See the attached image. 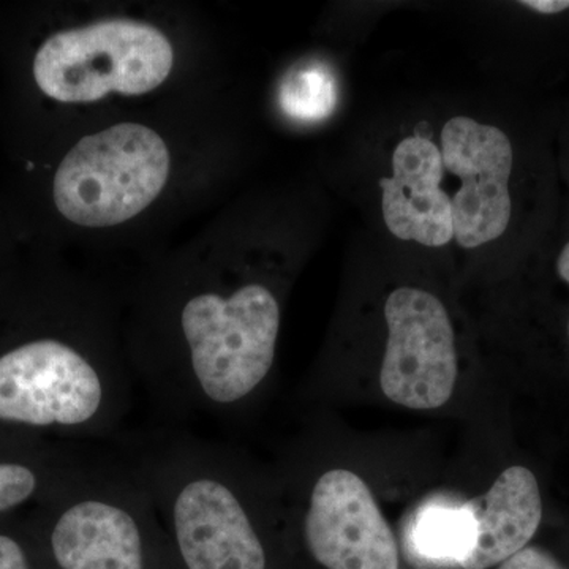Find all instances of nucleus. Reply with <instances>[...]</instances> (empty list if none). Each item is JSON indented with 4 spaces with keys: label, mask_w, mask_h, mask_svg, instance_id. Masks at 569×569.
Segmentation results:
<instances>
[{
    "label": "nucleus",
    "mask_w": 569,
    "mask_h": 569,
    "mask_svg": "<svg viewBox=\"0 0 569 569\" xmlns=\"http://www.w3.org/2000/svg\"><path fill=\"white\" fill-rule=\"evenodd\" d=\"M178 343L138 373L141 391L170 421L216 422L241 413L276 362L279 299L263 283L186 296Z\"/></svg>",
    "instance_id": "f257e3e1"
},
{
    "label": "nucleus",
    "mask_w": 569,
    "mask_h": 569,
    "mask_svg": "<svg viewBox=\"0 0 569 569\" xmlns=\"http://www.w3.org/2000/svg\"><path fill=\"white\" fill-rule=\"evenodd\" d=\"M133 388L103 351L39 337L0 355V422L103 440L129 417Z\"/></svg>",
    "instance_id": "f03ea898"
},
{
    "label": "nucleus",
    "mask_w": 569,
    "mask_h": 569,
    "mask_svg": "<svg viewBox=\"0 0 569 569\" xmlns=\"http://www.w3.org/2000/svg\"><path fill=\"white\" fill-rule=\"evenodd\" d=\"M47 542L58 569H152L173 548L149 493L121 458L56 497Z\"/></svg>",
    "instance_id": "7ed1b4c3"
},
{
    "label": "nucleus",
    "mask_w": 569,
    "mask_h": 569,
    "mask_svg": "<svg viewBox=\"0 0 569 569\" xmlns=\"http://www.w3.org/2000/svg\"><path fill=\"white\" fill-rule=\"evenodd\" d=\"M173 62V47L159 29L107 20L50 37L33 59V78L41 92L58 102H96L110 92L153 91L167 80Z\"/></svg>",
    "instance_id": "20e7f679"
},
{
    "label": "nucleus",
    "mask_w": 569,
    "mask_h": 569,
    "mask_svg": "<svg viewBox=\"0 0 569 569\" xmlns=\"http://www.w3.org/2000/svg\"><path fill=\"white\" fill-rule=\"evenodd\" d=\"M170 164L159 133L140 123H118L82 138L67 153L54 178V203L81 227L127 222L159 197Z\"/></svg>",
    "instance_id": "39448f33"
},
{
    "label": "nucleus",
    "mask_w": 569,
    "mask_h": 569,
    "mask_svg": "<svg viewBox=\"0 0 569 569\" xmlns=\"http://www.w3.org/2000/svg\"><path fill=\"white\" fill-rule=\"evenodd\" d=\"M443 168L459 179L451 194L455 239L460 247L498 241L515 222V179L520 152L508 130L458 116L440 134Z\"/></svg>",
    "instance_id": "423d86ee"
},
{
    "label": "nucleus",
    "mask_w": 569,
    "mask_h": 569,
    "mask_svg": "<svg viewBox=\"0 0 569 569\" xmlns=\"http://www.w3.org/2000/svg\"><path fill=\"white\" fill-rule=\"evenodd\" d=\"M388 339L380 388L388 400L410 410H437L455 395L458 348L447 307L436 295L399 287L385 305Z\"/></svg>",
    "instance_id": "0eeeda50"
},
{
    "label": "nucleus",
    "mask_w": 569,
    "mask_h": 569,
    "mask_svg": "<svg viewBox=\"0 0 569 569\" xmlns=\"http://www.w3.org/2000/svg\"><path fill=\"white\" fill-rule=\"evenodd\" d=\"M312 477L298 509L309 556L325 569H399L395 533L365 479L342 467Z\"/></svg>",
    "instance_id": "6e6552de"
},
{
    "label": "nucleus",
    "mask_w": 569,
    "mask_h": 569,
    "mask_svg": "<svg viewBox=\"0 0 569 569\" xmlns=\"http://www.w3.org/2000/svg\"><path fill=\"white\" fill-rule=\"evenodd\" d=\"M440 148L411 134L396 146L392 174L380 181L381 212L388 230L402 241L443 247L455 239L451 197L441 189Z\"/></svg>",
    "instance_id": "1a4fd4ad"
},
{
    "label": "nucleus",
    "mask_w": 569,
    "mask_h": 569,
    "mask_svg": "<svg viewBox=\"0 0 569 569\" xmlns=\"http://www.w3.org/2000/svg\"><path fill=\"white\" fill-rule=\"evenodd\" d=\"M478 508H470L477 519V542L463 569H489L527 548L541 526L542 498L538 479L527 467L512 466L501 471Z\"/></svg>",
    "instance_id": "9d476101"
},
{
    "label": "nucleus",
    "mask_w": 569,
    "mask_h": 569,
    "mask_svg": "<svg viewBox=\"0 0 569 569\" xmlns=\"http://www.w3.org/2000/svg\"><path fill=\"white\" fill-rule=\"evenodd\" d=\"M337 102L339 86L335 73L325 63H302L288 71L280 82V108L293 121H325L335 112Z\"/></svg>",
    "instance_id": "9b49d317"
},
{
    "label": "nucleus",
    "mask_w": 569,
    "mask_h": 569,
    "mask_svg": "<svg viewBox=\"0 0 569 569\" xmlns=\"http://www.w3.org/2000/svg\"><path fill=\"white\" fill-rule=\"evenodd\" d=\"M477 535L470 508H430L418 520L415 541L422 556L459 565L475 548Z\"/></svg>",
    "instance_id": "f8f14e48"
},
{
    "label": "nucleus",
    "mask_w": 569,
    "mask_h": 569,
    "mask_svg": "<svg viewBox=\"0 0 569 569\" xmlns=\"http://www.w3.org/2000/svg\"><path fill=\"white\" fill-rule=\"evenodd\" d=\"M48 475L26 460H0V515L28 503L43 490Z\"/></svg>",
    "instance_id": "ddd939ff"
},
{
    "label": "nucleus",
    "mask_w": 569,
    "mask_h": 569,
    "mask_svg": "<svg viewBox=\"0 0 569 569\" xmlns=\"http://www.w3.org/2000/svg\"><path fill=\"white\" fill-rule=\"evenodd\" d=\"M556 238L549 244H542L541 258L542 263L548 266L550 274L556 277L557 282L567 293V317H565V335L569 346V220L567 227L557 233Z\"/></svg>",
    "instance_id": "4468645a"
},
{
    "label": "nucleus",
    "mask_w": 569,
    "mask_h": 569,
    "mask_svg": "<svg viewBox=\"0 0 569 569\" xmlns=\"http://www.w3.org/2000/svg\"><path fill=\"white\" fill-rule=\"evenodd\" d=\"M497 569H565L548 550L527 546L505 560Z\"/></svg>",
    "instance_id": "2eb2a0df"
},
{
    "label": "nucleus",
    "mask_w": 569,
    "mask_h": 569,
    "mask_svg": "<svg viewBox=\"0 0 569 569\" xmlns=\"http://www.w3.org/2000/svg\"><path fill=\"white\" fill-rule=\"evenodd\" d=\"M0 569H32L24 546L11 535L0 533Z\"/></svg>",
    "instance_id": "dca6fc26"
},
{
    "label": "nucleus",
    "mask_w": 569,
    "mask_h": 569,
    "mask_svg": "<svg viewBox=\"0 0 569 569\" xmlns=\"http://www.w3.org/2000/svg\"><path fill=\"white\" fill-rule=\"evenodd\" d=\"M565 168H567L568 171V178H569V110L567 112V116H565Z\"/></svg>",
    "instance_id": "f3484780"
}]
</instances>
